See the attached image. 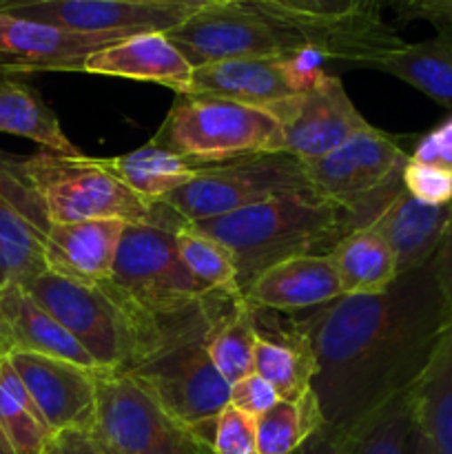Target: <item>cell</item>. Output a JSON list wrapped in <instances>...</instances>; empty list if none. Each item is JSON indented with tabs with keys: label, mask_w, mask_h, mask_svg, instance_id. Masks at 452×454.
I'll list each match as a JSON object with an SVG mask.
<instances>
[{
	"label": "cell",
	"mask_w": 452,
	"mask_h": 454,
	"mask_svg": "<svg viewBox=\"0 0 452 454\" xmlns=\"http://www.w3.org/2000/svg\"><path fill=\"white\" fill-rule=\"evenodd\" d=\"M0 357H4V350L3 348H0Z\"/></svg>",
	"instance_id": "48"
},
{
	"label": "cell",
	"mask_w": 452,
	"mask_h": 454,
	"mask_svg": "<svg viewBox=\"0 0 452 454\" xmlns=\"http://www.w3.org/2000/svg\"><path fill=\"white\" fill-rule=\"evenodd\" d=\"M255 372L273 384L282 399L304 397L317 377V357L308 335L292 315L286 322H277L270 310L255 309Z\"/></svg>",
	"instance_id": "21"
},
{
	"label": "cell",
	"mask_w": 452,
	"mask_h": 454,
	"mask_svg": "<svg viewBox=\"0 0 452 454\" xmlns=\"http://www.w3.org/2000/svg\"><path fill=\"white\" fill-rule=\"evenodd\" d=\"M122 38L127 35L80 34L0 12V69L12 74L80 71L91 53Z\"/></svg>",
	"instance_id": "15"
},
{
	"label": "cell",
	"mask_w": 452,
	"mask_h": 454,
	"mask_svg": "<svg viewBox=\"0 0 452 454\" xmlns=\"http://www.w3.org/2000/svg\"><path fill=\"white\" fill-rule=\"evenodd\" d=\"M213 424H184L131 375L97 371L93 433L111 454H215Z\"/></svg>",
	"instance_id": "6"
},
{
	"label": "cell",
	"mask_w": 452,
	"mask_h": 454,
	"mask_svg": "<svg viewBox=\"0 0 452 454\" xmlns=\"http://www.w3.org/2000/svg\"><path fill=\"white\" fill-rule=\"evenodd\" d=\"M355 7L363 20L384 22V9L388 7V0H355Z\"/></svg>",
	"instance_id": "44"
},
{
	"label": "cell",
	"mask_w": 452,
	"mask_h": 454,
	"mask_svg": "<svg viewBox=\"0 0 452 454\" xmlns=\"http://www.w3.org/2000/svg\"><path fill=\"white\" fill-rule=\"evenodd\" d=\"M304 29L326 60L359 67L366 58L406 43L384 22L363 20L355 0H251Z\"/></svg>",
	"instance_id": "12"
},
{
	"label": "cell",
	"mask_w": 452,
	"mask_h": 454,
	"mask_svg": "<svg viewBox=\"0 0 452 454\" xmlns=\"http://www.w3.org/2000/svg\"><path fill=\"white\" fill-rule=\"evenodd\" d=\"M279 399L282 397L273 388V384H269L257 372H251V375H246L244 380L235 381L230 386V406L255 417V419L260 415H264L266 411H270Z\"/></svg>",
	"instance_id": "37"
},
{
	"label": "cell",
	"mask_w": 452,
	"mask_h": 454,
	"mask_svg": "<svg viewBox=\"0 0 452 454\" xmlns=\"http://www.w3.org/2000/svg\"><path fill=\"white\" fill-rule=\"evenodd\" d=\"M417 20L433 22L434 27H452V0H434L428 7L421 9Z\"/></svg>",
	"instance_id": "41"
},
{
	"label": "cell",
	"mask_w": 452,
	"mask_h": 454,
	"mask_svg": "<svg viewBox=\"0 0 452 454\" xmlns=\"http://www.w3.org/2000/svg\"><path fill=\"white\" fill-rule=\"evenodd\" d=\"M403 189L424 204L443 207L452 202V176L437 167L408 160L403 167Z\"/></svg>",
	"instance_id": "35"
},
{
	"label": "cell",
	"mask_w": 452,
	"mask_h": 454,
	"mask_svg": "<svg viewBox=\"0 0 452 454\" xmlns=\"http://www.w3.org/2000/svg\"><path fill=\"white\" fill-rule=\"evenodd\" d=\"M31 3H43V0H7L3 4L0 12L4 9H13V7H22V4H31ZM115 3H140V4H184V7H199L207 0H115Z\"/></svg>",
	"instance_id": "43"
},
{
	"label": "cell",
	"mask_w": 452,
	"mask_h": 454,
	"mask_svg": "<svg viewBox=\"0 0 452 454\" xmlns=\"http://www.w3.org/2000/svg\"><path fill=\"white\" fill-rule=\"evenodd\" d=\"M408 454H434L433 448H430L428 439H425V434L417 428V424H415V430H412L410 450H408Z\"/></svg>",
	"instance_id": "45"
},
{
	"label": "cell",
	"mask_w": 452,
	"mask_h": 454,
	"mask_svg": "<svg viewBox=\"0 0 452 454\" xmlns=\"http://www.w3.org/2000/svg\"><path fill=\"white\" fill-rule=\"evenodd\" d=\"M415 424L434 454H452V322L412 388Z\"/></svg>",
	"instance_id": "26"
},
{
	"label": "cell",
	"mask_w": 452,
	"mask_h": 454,
	"mask_svg": "<svg viewBox=\"0 0 452 454\" xmlns=\"http://www.w3.org/2000/svg\"><path fill=\"white\" fill-rule=\"evenodd\" d=\"M401 140L370 127L323 158L301 162L315 193L339 204L353 229H363L403 189V167L410 153Z\"/></svg>",
	"instance_id": "7"
},
{
	"label": "cell",
	"mask_w": 452,
	"mask_h": 454,
	"mask_svg": "<svg viewBox=\"0 0 452 454\" xmlns=\"http://www.w3.org/2000/svg\"><path fill=\"white\" fill-rule=\"evenodd\" d=\"M297 322L317 357L313 390L323 421L346 437L415 388L450 326L433 264L375 295L337 297Z\"/></svg>",
	"instance_id": "1"
},
{
	"label": "cell",
	"mask_w": 452,
	"mask_h": 454,
	"mask_svg": "<svg viewBox=\"0 0 452 454\" xmlns=\"http://www.w3.org/2000/svg\"><path fill=\"white\" fill-rule=\"evenodd\" d=\"M434 0H388V9H393L394 16L403 22L417 20L421 9L428 7Z\"/></svg>",
	"instance_id": "42"
},
{
	"label": "cell",
	"mask_w": 452,
	"mask_h": 454,
	"mask_svg": "<svg viewBox=\"0 0 452 454\" xmlns=\"http://www.w3.org/2000/svg\"><path fill=\"white\" fill-rule=\"evenodd\" d=\"M191 226L230 253L242 291L270 266L297 255H326L355 231L348 213L315 191L266 200Z\"/></svg>",
	"instance_id": "2"
},
{
	"label": "cell",
	"mask_w": 452,
	"mask_h": 454,
	"mask_svg": "<svg viewBox=\"0 0 452 454\" xmlns=\"http://www.w3.org/2000/svg\"><path fill=\"white\" fill-rule=\"evenodd\" d=\"M0 131L27 137L43 149L62 155H82L66 137L56 111L29 82L0 69Z\"/></svg>",
	"instance_id": "24"
},
{
	"label": "cell",
	"mask_w": 452,
	"mask_h": 454,
	"mask_svg": "<svg viewBox=\"0 0 452 454\" xmlns=\"http://www.w3.org/2000/svg\"><path fill=\"white\" fill-rule=\"evenodd\" d=\"M4 3H7V0H0V9H3V4H4Z\"/></svg>",
	"instance_id": "47"
},
{
	"label": "cell",
	"mask_w": 452,
	"mask_h": 454,
	"mask_svg": "<svg viewBox=\"0 0 452 454\" xmlns=\"http://www.w3.org/2000/svg\"><path fill=\"white\" fill-rule=\"evenodd\" d=\"M255 309L242 295L235 297L207 341L211 362L230 386L255 372Z\"/></svg>",
	"instance_id": "28"
},
{
	"label": "cell",
	"mask_w": 452,
	"mask_h": 454,
	"mask_svg": "<svg viewBox=\"0 0 452 454\" xmlns=\"http://www.w3.org/2000/svg\"><path fill=\"white\" fill-rule=\"evenodd\" d=\"M193 9L184 4H140L115 0H43L4 12L80 34L133 35L144 31L167 34L182 25Z\"/></svg>",
	"instance_id": "14"
},
{
	"label": "cell",
	"mask_w": 452,
	"mask_h": 454,
	"mask_svg": "<svg viewBox=\"0 0 452 454\" xmlns=\"http://www.w3.org/2000/svg\"><path fill=\"white\" fill-rule=\"evenodd\" d=\"M97 162L113 173L133 193L142 195L149 202H160L175 193L177 189L193 180L198 168L191 167L180 155L155 145H144L129 153L113 158H97Z\"/></svg>",
	"instance_id": "27"
},
{
	"label": "cell",
	"mask_w": 452,
	"mask_h": 454,
	"mask_svg": "<svg viewBox=\"0 0 452 454\" xmlns=\"http://www.w3.org/2000/svg\"><path fill=\"white\" fill-rule=\"evenodd\" d=\"M7 357L51 433L62 428H93L100 368L93 371L47 355L12 353Z\"/></svg>",
	"instance_id": "13"
},
{
	"label": "cell",
	"mask_w": 452,
	"mask_h": 454,
	"mask_svg": "<svg viewBox=\"0 0 452 454\" xmlns=\"http://www.w3.org/2000/svg\"><path fill=\"white\" fill-rule=\"evenodd\" d=\"M80 71L137 80V82H153L171 89L175 96H186L191 89V78H193V67L164 31L127 35L91 53L80 65Z\"/></svg>",
	"instance_id": "17"
},
{
	"label": "cell",
	"mask_w": 452,
	"mask_h": 454,
	"mask_svg": "<svg viewBox=\"0 0 452 454\" xmlns=\"http://www.w3.org/2000/svg\"><path fill=\"white\" fill-rule=\"evenodd\" d=\"M346 446H348L346 434L337 433L331 426H323L297 450V454H346Z\"/></svg>",
	"instance_id": "40"
},
{
	"label": "cell",
	"mask_w": 452,
	"mask_h": 454,
	"mask_svg": "<svg viewBox=\"0 0 452 454\" xmlns=\"http://www.w3.org/2000/svg\"><path fill=\"white\" fill-rule=\"evenodd\" d=\"M175 229L127 224L109 284L151 315H175L211 293L191 275L177 251Z\"/></svg>",
	"instance_id": "9"
},
{
	"label": "cell",
	"mask_w": 452,
	"mask_h": 454,
	"mask_svg": "<svg viewBox=\"0 0 452 454\" xmlns=\"http://www.w3.org/2000/svg\"><path fill=\"white\" fill-rule=\"evenodd\" d=\"M279 122L266 109L211 96H175L151 145L191 167H211L255 153H273Z\"/></svg>",
	"instance_id": "4"
},
{
	"label": "cell",
	"mask_w": 452,
	"mask_h": 454,
	"mask_svg": "<svg viewBox=\"0 0 452 454\" xmlns=\"http://www.w3.org/2000/svg\"><path fill=\"white\" fill-rule=\"evenodd\" d=\"M175 239L182 262L204 288L229 293V295H242L238 282V266H235L230 253L217 239L208 238L191 224L177 229Z\"/></svg>",
	"instance_id": "33"
},
{
	"label": "cell",
	"mask_w": 452,
	"mask_h": 454,
	"mask_svg": "<svg viewBox=\"0 0 452 454\" xmlns=\"http://www.w3.org/2000/svg\"><path fill=\"white\" fill-rule=\"evenodd\" d=\"M167 35L193 69L235 58L317 51L304 29L251 0H207Z\"/></svg>",
	"instance_id": "5"
},
{
	"label": "cell",
	"mask_w": 452,
	"mask_h": 454,
	"mask_svg": "<svg viewBox=\"0 0 452 454\" xmlns=\"http://www.w3.org/2000/svg\"><path fill=\"white\" fill-rule=\"evenodd\" d=\"M344 295H375L399 278L388 242L370 226L350 231L328 251Z\"/></svg>",
	"instance_id": "25"
},
{
	"label": "cell",
	"mask_w": 452,
	"mask_h": 454,
	"mask_svg": "<svg viewBox=\"0 0 452 454\" xmlns=\"http://www.w3.org/2000/svg\"><path fill=\"white\" fill-rule=\"evenodd\" d=\"M412 162L437 167L452 176V114L443 118L437 127L417 137L410 153Z\"/></svg>",
	"instance_id": "36"
},
{
	"label": "cell",
	"mask_w": 452,
	"mask_h": 454,
	"mask_svg": "<svg viewBox=\"0 0 452 454\" xmlns=\"http://www.w3.org/2000/svg\"><path fill=\"white\" fill-rule=\"evenodd\" d=\"M0 428L16 454H43L51 437L47 421L7 355L0 357Z\"/></svg>",
	"instance_id": "30"
},
{
	"label": "cell",
	"mask_w": 452,
	"mask_h": 454,
	"mask_svg": "<svg viewBox=\"0 0 452 454\" xmlns=\"http://www.w3.org/2000/svg\"><path fill=\"white\" fill-rule=\"evenodd\" d=\"M300 91L291 56H277L235 58L195 67L186 96L224 98L257 109H270Z\"/></svg>",
	"instance_id": "16"
},
{
	"label": "cell",
	"mask_w": 452,
	"mask_h": 454,
	"mask_svg": "<svg viewBox=\"0 0 452 454\" xmlns=\"http://www.w3.org/2000/svg\"><path fill=\"white\" fill-rule=\"evenodd\" d=\"M344 295L337 270L326 255H297L270 266L242 291L251 306L295 315Z\"/></svg>",
	"instance_id": "18"
},
{
	"label": "cell",
	"mask_w": 452,
	"mask_h": 454,
	"mask_svg": "<svg viewBox=\"0 0 452 454\" xmlns=\"http://www.w3.org/2000/svg\"><path fill=\"white\" fill-rule=\"evenodd\" d=\"M323 426L326 421L315 390H308L295 402L279 399L270 411L255 419L257 454H297Z\"/></svg>",
	"instance_id": "29"
},
{
	"label": "cell",
	"mask_w": 452,
	"mask_h": 454,
	"mask_svg": "<svg viewBox=\"0 0 452 454\" xmlns=\"http://www.w3.org/2000/svg\"><path fill=\"white\" fill-rule=\"evenodd\" d=\"M43 454H111L93 428H62L51 433Z\"/></svg>",
	"instance_id": "38"
},
{
	"label": "cell",
	"mask_w": 452,
	"mask_h": 454,
	"mask_svg": "<svg viewBox=\"0 0 452 454\" xmlns=\"http://www.w3.org/2000/svg\"><path fill=\"white\" fill-rule=\"evenodd\" d=\"M0 348L66 359L97 371L91 355L22 284L0 288Z\"/></svg>",
	"instance_id": "19"
},
{
	"label": "cell",
	"mask_w": 452,
	"mask_h": 454,
	"mask_svg": "<svg viewBox=\"0 0 452 454\" xmlns=\"http://www.w3.org/2000/svg\"><path fill=\"white\" fill-rule=\"evenodd\" d=\"M452 226V202L433 207L399 191L372 220L375 229L388 242L397 273H410L430 264Z\"/></svg>",
	"instance_id": "20"
},
{
	"label": "cell",
	"mask_w": 452,
	"mask_h": 454,
	"mask_svg": "<svg viewBox=\"0 0 452 454\" xmlns=\"http://www.w3.org/2000/svg\"><path fill=\"white\" fill-rule=\"evenodd\" d=\"M433 273L434 279H437V286L441 291L443 304H446V313L448 319L452 322V226L448 231L446 239L439 247L437 255L433 257Z\"/></svg>",
	"instance_id": "39"
},
{
	"label": "cell",
	"mask_w": 452,
	"mask_h": 454,
	"mask_svg": "<svg viewBox=\"0 0 452 454\" xmlns=\"http://www.w3.org/2000/svg\"><path fill=\"white\" fill-rule=\"evenodd\" d=\"M211 331L184 337L127 372L189 426L211 424L230 403V384L220 375L207 348Z\"/></svg>",
	"instance_id": "10"
},
{
	"label": "cell",
	"mask_w": 452,
	"mask_h": 454,
	"mask_svg": "<svg viewBox=\"0 0 452 454\" xmlns=\"http://www.w3.org/2000/svg\"><path fill=\"white\" fill-rule=\"evenodd\" d=\"M0 454H16V452H13L12 443H9L7 434H4L3 428H0Z\"/></svg>",
	"instance_id": "46"
},
{
	"label": "cell",
	"mask_w": 452,
	"mask_h": 454,
	"mask_svg": "<svg viewBox=\"0 0 452 454\" xmlns=\"http://www.w3.org/2000/svg\"><path fill=\"white\" fill-rule=\"evenodd\" d=\"M47 270L44 239L0 191V288Z\"/></svg>",
	"instance_id": "31"
},
{
	"label": "cell",
	"mask_w": 452,
	"mask_h": 454,
	"mask_svg": "<svg viewBox=\"0 0 452 454\" xmlns=\"http://www.w3.org/2000/svg\"><path fill=\"white\" fill-rule=\"evenodd\" d=\"M213 450L215 454H257L255 417L229 403L213 424Z\"/></svg>",
	"instance_id": "34"
},
{
	"label": "cell",
	"mask_w": 452,
	"mask_h": 454,
	"mask_svg": "<svg viewBox=\"0 0 452 454\" xmlns=\"http://www.w3.org/2000/svg\"><path fill=\"white\" fill-rule=\"evenodd\" d=\"M359 67L394 75L452 111V27H439L433 38L401 43L366 58Z\"/></svg>",
	"instance_id": "23"
},
{
	"label": "cell",
	"mask_w": 452,
	"mask_h": 454,
	"mask_svg": "<svg viewBox=\"0 0 452 454\" xmlns=\"http://www.w3.org/2000/svg\"><path fill=\"white\" fill-rule=\"evenodd\" d=\"M27 176L47 207L53 224L87 220H120L124 224H186L167 204L133 193L91 155H62L40 149L25 158Z\"/></svg>",
	"instance_id": "3"
},
{
	"label": "cell",
	"mask_w": 452,
	"mask_h": 454,
	"mask_svg": "<svg viewBox=\"0 0 452 454\" xmlns=\"http://www.w3.org/2000/svg\"><path fill=\"white\" fill-rule=\"evenodd\" d=\"M415 430L412 388L394 397L348 437L346 454H408Z\"/></svg>",
	"instance_id": "32"
},
{
	"label": "cell",
	"mask_w": 452,
	"mask_h": 454,
	"mask_svg": "<svg viewBox=\"0 0 452 454\" xmlns=\"http://www.w3.org/2000/svg\"><path fill=\"white\" fill-rule=\"evenodd\" d=\"M270 114L279 122V137L273 153L317 160L335 151L357 133L372 127L350 96L339 75L328 74L315 87L273 105Z\"/></svg>",
	"instance_id": "11"
},
{
	"label": "cell",
	"mask_w": 452,
	"mask_h": 454,
	"mask_svg": "<svg viewBox=\"0 0 452 454\" xmlns=\"http://www.w3.org/2000/svg\"><path fill=\"white\" fill-rule=\"evenodd\" d=\"M306 191H313V186L300 158L288 153H255L199 167L193 180L168 195L162 204L191 224Z\"/></svg>",
	"instance_id": "8"
},
{
	"label": "cell",
	"mask_w": 452,
	"mask_h": 454,
	"mask_svg": "<svg viewBox=\"0 0 452 454\" xmlns=\"http://www.w3.org/2000/svg\"><path fill=\"white\" fill-rule=\"evenodd\" d=\"M124 226L120 220L51 222L44 238L47 270L89 284L109 282Z\"/></svg>",
	"instance_id": "22"
}]
</instances>
